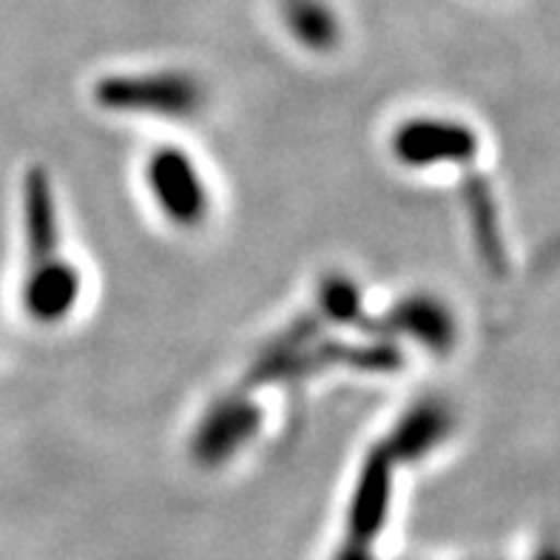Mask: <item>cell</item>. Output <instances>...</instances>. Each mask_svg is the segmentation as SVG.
Wrapping results in <instances>:
<instances>
[{"label": "cell", "mask_w": 560, "mask_h": 560, "mask_svg": "<svg viewBox=\"0 0 560 560\" xmlns=\"http://www.w3.org/2000/svg\"><path fill=\"white\" fill-rule=\"evenodd\" d=\"M334 560H376L373 549L353 547V544H341L339 552L334 555Z\"/></svg>", "instance_id": "obj_14"}, {"label": "cell", "mask_w": 560, "mask_h": 560, "mask_svg": "<svg viewBox=\"0 0 560 560\" xmlns=\"http://www.w3.org/2000/svg\"><path fill=\"white\" fill-rule=\"evenodd\" d=\"M262 427V410L242 387L213 398L191 435V455L199 467H222L248 447Z\"/></svg>", "instance_id": "obj_3"}, {"label": "cell", "mask_w": 560, "mask_h": 560, "mask_svg": "<svg viewBox=\"0 0 560 560\" xmlns=\"http://www.w3.org/2000/svg\"><path fill=\"white\" fill-rule=\"evenodd\" d=\"M80 293H83V277L78 265L63 256H55L46 262L28 265L21 302L28 319L37 325H60L78 307Z\"/></svg>", "instance_id": "obj_8"}, {"label": "cell", "mask_w": 560, "mask_h": 560, "mask_svg": "<svg viewBox=\"0 0 560 560\" xmlns=\"http://www.w3.org/2000/svg\"><path fill=\"white\" fill-rule=\"evenodd\" d=\"M282 21L307 51L325 55L341 40V23L327 0H282Z\"/></svg>", "instance_id": "obj_11"}, {"label": "cell", "mask_w": 560, "mask_h": 560, "mask_svg": "<svg viewBox=\"0 0 560 560\" xmlns=\"http://www.w3.org/2000/svg\"><path fill=\"white\" fill-rule=\"evenodd\" d=\"M145 183L156 208L177 228H199L211 211V194L191 154L163 145L145 163Z\"/></svg>", "instance_id": "obj_4"}, {"label": "cell", "mask_w": 560, "mask_h": 560, "mask_svg": "<svg viewBox=\"0 0 560 560\" xmlns=\"http://www.w3.org/2000/svg\"><path fill=\"white\" fill-rule=\"evenodd\" d=\"M21 208L28 265L60 256V213H57L55 183L43 165H32L23 174Z\"/></svg>", "instance_id": "obj_9"}, {"label": "cell", "mask_w": 560, "mask_h": 560, "mask_svg": "<svg viewBox=\"0 0 560 560\" xmlns=\"http://www.w3.org/2000/svg\"><path fill=\"white\" fill-rule=\"evenodd\" d=\"M453 410L439 398H424L396 421L382 444L396 464L421 462L453 435Z\"/></svg>", "instance_id": "obj_10"}, {"label": "cell", "mask_w": 560, "mask_h": 560, "mask_svg": "<svg viewBox=\"0 0 560 560\" xmlns=\"http://www.w3.org/2000/svg\"><path fill=\"white\" fill-rule=\"evenodd\" d=\"M464 202H467L469 225H472L478 254L483 256V262L490 265V270H501V265H504V245H501V231H498V217L490 188H487L481 177L464 179Z\"/></svg>", "instance_id": "obj_13"}, {"label": "cell", "mask_w": 560, "mask_h": 560, "mask_svg": "<svg viewBox=\"0 0 560 560\" xmlns=\"http://www.w3.org/2000/svg\"><path fill=\"white\" fill-rule=\"evenodd\" d=\"M376 334L378 339L382 336H390V339L405 336L430 353H447L458 339V322H455V313L450 311L444 299L421 291L398 299L382 319H376Z\"/></svg>", "instance_id": "obj_6"}, {"label": "cell", "mask_w": 560, "mask_h": 560, "mask_svg": "<svg viewBox=\"0 0 560 560\" xmlns=\"http://www.w3.org/2000/svg\"><path fill=\"white\" fill-rule=\"evenodd\" d=\"M330 368H350L359 373H396L405 368V355L393 341L373 339V341H334L316 339L307 348L296 350L291 355H262L256 353L250 368L236 387L254 393L265 384H282L293 378H305Z\"/></svg>", "instance_id": "obj_1"}, {"label": "cell", "mask_w": 560, "mask_h": 560, "mask_svg": "<svg viewBox=\"0 0 560 560\" xmlns=\"http://www.w3.org/2000/svg\"><path fill=\"white\" fill-rule=\"evenodd\" d=\"M393 467H396V462L384 450V444L364 455L359 478H355L353 498H350L345 544L373 549L378 533L384 529V521H387V510H390Z\"/></svg>", "instance_id": "obj_7"}, {"label": "cell", "mask_w": 560, "mask_h": 560, "mask_svg": "<svg viewBox=\"0 0 560 560\" xmlns=\"http://www.w3.org/2000/svg\"><path fill=\"white\" fill-rule=\"evenodd\" d=\"M316 313L325 322L355 327V330H364L373 339H378L376 319H370L364 313L362 291L348 273H327L322 279L319 291H316Z\"/></svg>", "instance_id": "obj_12"}, {"label": "cell", "mask_w": 560, "mask_h": 560, "mask_svg": "<svg viewBox=\"0 0 560 560\" xmlns=\"http://www.w3.org/2000/svg\"><path fill=\"white\" fill-rule=\"evenodd\" d=\"M100 108L117 114H149L165 120H188L206 106V85L183 69L108 74L94 83Z\"/></svg>", "instance_id": "obj_2"}, {"label": "cell", "mask_w": 560, "mask_h": 560, "mask_svg": "<svg viewBox=\"0 0 560 560\" xmlns=\"http://www.w3.org/2000/svg\"><path fill=\"white\" fill-rule=\"evenodd\" d=\"M393 156L407 168L467 165L478 151L476 131L447 117H410L393 131Z\"/></svg>", "instance_id": "obj_5"}, {"label": "cell", "mask_w": 560, "mask_h": 560, "mask_svg": "<svg viewBox=\"0 0 560 560\" xmlns=\"http://www.w3.org/2000/svg\"><path fill=\"white\" fill-rule=\"evenodd\" d=\"M533 560H560V547H555V544L549 547V544H547V547L540 549V552L535 555Z\"/></svg>", "instance_id": "obj_15"}]
</instances>
